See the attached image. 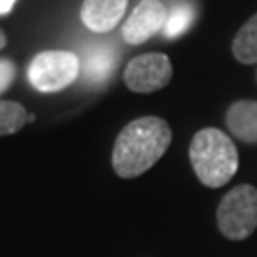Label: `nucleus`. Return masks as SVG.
<instances>
[{"label":"nucleus","mask_w":257,"mask_h":257,"mask_svg":"<svg viewBox=\"0 0 257 257\" xmlns=\"http://www.w3.org/2000/svg\"><path fill=\"white\" fill-rule=\"evenodd\" d=\"M172 143V128L164 118L141 116L118 134L112 147V170L122 179H134L164 156Z\"/></svg>","instance_id":"obj_1"},{"label":"nucleus","mask_w":257,"mask_h":257,"mask_svg":"<svg viewBox=\"0 0 257 257\" xmlns=\"http://www.w3.org/2000/svg\"><path fill=\"white\" fill-rule=\"evenodd\" d=\"M189 158L200 183L210 189L227 185L238 170V151L234 141L217 128H204L194 136Z\"/></svg>","instance_id":"obj_2"},{"label":"nucleus","mask_w":257,"mask_h":257,"mask_svg":"<svg viewBox=\"0 0 257 257\" xmlns=\"http://www.w3.org/2000/svg\"><path fill=\"white\" fill-rule=\"evenodd\" d=\"M217 227L229 240H246L257 229V189L238 185L223 196L217 208Z\"/></svg>","instance_id":"obj_3"},{"label":"nucleus","mask_w":257,"mask_h":257,"mask_svg":"<svg viewBox=\"0 0 257 257\" xmlns=\"http://www.w3.org/2000/svg\"><path fill=\"white\" fill-rule=\"evenodd\" d=\"M80 71V61L73 52L48 50L35 55L29 65V80L35 90L42 93H54L65 90L76 80Z\"/></svg>","instance_id":"obj_4"},{"label":"nucleus","mask_w":257,"mask_h":257,"mask_svg":"<svg viewBox=\"0 0 257 257\" xmlns=\"http://www.w3.org/2000/svg\"><path fill=\"white\" fill-rule=\"evenodd\" d=\"M174 74L170 57L164 54H143L134 57L124 69V84L136 93H153L166 88Z\"/></svg>","instance_id":"obj_5"},{"label":"nucleus","mask_w":257,"mask_h":257,"mask_svg":"<svg viewBox=\"0 0 257 257\" xmlns=\"http://www.w3.org/2000/svg\"><path fill=\"white\" fill-rule=\"evenodd\" d=\"M168 10L160 0H141L122 27V38L130 46H139L164 29Z\"/></svg>","instance_id":"obj_6"},{"label":"nucleus","mask_w":257,"mask_h":257,"mask_svg":"<svg viewBox=\"0 0 257 257\" xmlns=\"http://www.w3.org/2000/svg\"><path fill=\"white\" fill-rule=\"evenodd\" d=\"M126 8L128 0H84L80 18L92 33H110L124 18Z\"/></svg>","instance_id":"obj_7"},{"label":"nucleus","mask_w":257,"mask_h":257,"mask_svg":"<svg viewBox=\"0 0 257 257\" xmlns=\"http://www.w3.org/2000/svg\"><path fill=\"white\" fill-rule=\"evenodd\" d=\"M227 128L236 139L244 143H257V101L242 99L234 101L225 114Z\"/></svg>","instance_id":"obj_8"},{"label":"nucleus","mask_w":257,"mask_h":257,"mask_svg":"<svg viewBox=\"0 0 257 257\" xmlns=\"http://www.w3.org/2000/svg\"><path fill=\"white\" fill-rule=\"evenodd\" d=\"M116 67V52L109 46L93 48L84 59V78L92 84H101L109 78Z\"/></svg>","instance_id":"obj_9"},{"label":"nucleus","mask_w":257,"mask_h":257,"mask_svg":"<svg viewBox=\"0 0 257 257\" xmlns=\"http://www.w3.org/2000/svg\"><path fill=\"white\" fill-rule=\"evenodd\" d=\"M232 55L242 65H257V14L240 27L232 40Z\"/></svg>","instance_id":"obj_10"},{"label":"nucleus","mask_w":257,"mask_h":257,"mask_svg":"<svg viewBox=\"0 0 257 257\" xmlns=\"http://www.w3.org/2000/svg\"><path fill=\"white\" fill-rule=\"evenodd\" d=\"M194 8L191 4H187V2H181V4H177L174 8L168 12V18H166V23H164V29H162V33H164V37L168 38H177L185 35L191 25H193L194 21Z\"/></svg>","instance_id":"obj_11"},{"label":"nucleus","mask_w":257,"mask_h":257,"mask_svg":"<svg viewBox=\"0 0 257 257\" xmlns=\"http://www.w3.org/2000/svg\"><path fill=\"white\" fill-rule=\"evenodd\" d=\"M29 122V112L21 103L0 99V136H12Z\"/></svg>","instance_id":"obj_12"},{"label":"nucleus","mask_w":257,"mask_h":257,"mask_svg":"<svg viewBox=\"0 0 257 257\" xmlns=\"http://www.w3.org/2000/svg\"><path fill=\"white\" fill-rule=\"evenodd\" d=\"M16 80V65L10 61L8 57L0 59V95L8 92V88Z\"/></svg>","instance_id":"obj_13"},{"label":"nucleus","mask_w":257,"mask_h":257,"mask_svg":"<svg viewBox=\"0 0 257 257\" xmlns=\"http://www.w3.org/2000/svg\"><path fill=\"white\" fill-rule=\"evenodd\" d=\"M18 0H0V16H8Z\"/></svg>","instance_id":"obj_14"},{"label":"nucleus","mask_w":257,"mask_h":257,"mask_svg":"<svg viewBox=\"0 0 257 257\" xmlns=\"http://www.w3.org/2000/svg\"><path fill=\"white\" fill-rule=\"evenodd\" d=\"M6 42H8V38H6V35H4V31L0 29V50L6 46Z\"/></svg>","instance_id":"obj_15"},{"label":"nucleus","mask_w":257,"mask_h":257,"mask_svg":"<svg viewBox=\"0 0 257 257\" xmlns=\"http://www.w3.org/2000/svg\"><path fill=\"white\" fill-rule=\"evenodd\" d=\"M255 78H257V73H255Z\"/></svg>","instance_id":"obj_16"}]
</instances>
